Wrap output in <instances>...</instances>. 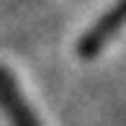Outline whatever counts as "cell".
Segmentation results:
<instances>
[{
  "label": "cell",
  "instance_id": "cell-1",
  "mask_svg": "<svg viewBox=\"0 0 126 126\" xmlns=\"http://www.w3.org/2000/svg\"><path fill=\"white\" fill-rule=\"evenodd\" d=\"M124 23H126V0H116V3L80 36L77 54L82 57V59H93V57L118 33V28H121Z\"/></svg>",
  "mask_w": 126,
  "mask_h": 126
},
{
  "label": "cell",
  "instance_id": "cell-2",
  "mask_svg": "<svg viewBox=\"0 0 126 126\" xmlns=\"http://www.w3.org/2000/svg\"><path fill=\"white\" fill-rule=\"evenodd\" d=\"M0 108L5 111V116L10 118L13 126H41L36 118V113L31 111L26 95L21 93L16 77L10 75V70H5L0 64Z\"/></svg>",
  "mask_w": 126,
  "mask_h": 126
}]
</instances>
